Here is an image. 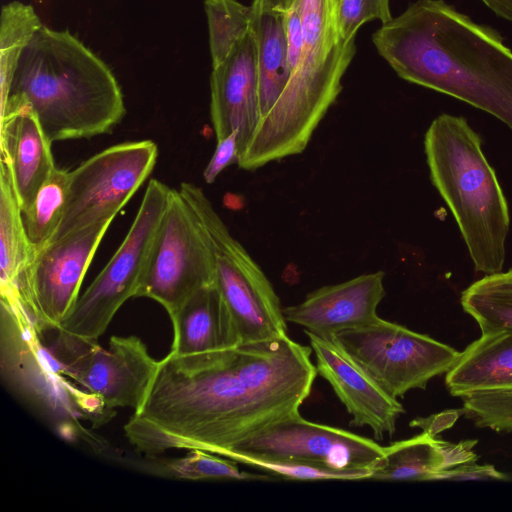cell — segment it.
<instances>
[{"label": "cell", "mask_w": 512, "mask_h": 512, "mask_svg": "<svg viewBox=\"0 0 512 512\" xmlns=\"http://www.w3.org/2000/svg\"><path fill=\"white\" fill-rule=\"evenodd\" d=\"M42 26L33 6L20 1L3 5L0 17L1 101L8 94L22 53Z\"/></svg>", "instance_id": "obj_25"}, {"label": "cell", "mask_w": 512, "mask_h": 512, "mask_svg": "<svg viewBox=\"0 0 512 512\" xmlns=\"http://www.w3.org/2000/svg\"><path fill=\"white\" fill-rule=\"evenodd\" d=\"M299 0H253L251 6L256 14L281 13L284 14Z\"/></svg>", "instance_id": "obj_34"}, {"label": "cell", "mask_w": 512, "mask_h": 512, "mask_svg": "<svg viewBox=\"0 0 512 512\" xmlns=\"http://www.w3.org/2000/svg\"><path fill=\"white\" fill-rule=\"evenodd\" d=\"M394 398L446 374L460 352L428 335L382 318L332 337Z\"/></svg>", "instance_id": "obj_9"}, {"label": "cell", "mask_w": 512, "mask_h": 512, "mask_svg": "<svg viewBox=\"0 0 512 512\" xmlns=\"http://www.w3.org/2000/svg\"><path fill=\"white\" fill-rule=\"evenodd\" d=\"M461 306L481 333L512 330V270L487 274L461 294Z\"/></svg>", "instance_id": "obj_23"}, {"label": "cell", "mask_w": 512, "mask_h": 512, "mask_svg": "<svg viewBox=\"0 0 512 512\" xmlns=\"http://www.w3.org/2000/svg\"><path fill=\"white\" fill-rule=\"evenodd\" d=\"M113 220L102 221L37 250L13 292L38 331L57 330L75 305L92 259Z\"/></svg>", "instance_id": "obj_11"}, {"label": "cell", "mask_w": 512, "mask_h": 512, "mask_svg": "<svg viewBox=\"0 0 512 512\" xmlns=\"http://www.w3.org/2000/svg\"><path fill=\"white\" fill-rule=\"evenodd\" d=\"M316 358L318 375L332 387L352 419V426L369 427L375 439L392 436L405 412L403 405L388 394L333 338L305 332Z\"/></svg>", "instance_id": "obj_16"}, {"label": "cell", "mask_w": 512, "mask_h": 512, "mask_svg": "<svg viewBox=\"0 0 512 512\" xmlns=\"http://www.w3.org/2000/svg\"><path fill=\"white\" fill-rule=\"evenodd\" d=\"M392 18L389 0H339V29L346 41L355 40L363 24L371 20L383 24Z\"/></svg>", "instance_id": "obj_29"}, {"label": "cell", "mask_w": 512, "mask_h": 512, "mask_svg": "<svg viewBox=\"0 0 512 512\" xmlns=\"http://www.w3.org/2000/svg\"><path fill=\"white\" fill-rule=\"evenodd\" d=\"M445 375L449 393L476 426L512 432V330L482 332Z\"/></svg>", "instance_id": "obj_14"}, {"label": "cell", "mask_w": 512, "mask_h": 512, "mask_svg": "<svg viewBox=\"0 0 512 512\" xmlns=\"http://www.w3.org/2000/svg\"><path fill=\"white\" fill-rule=\"evenodd\" d=\"M458 418V411H451L448 413H442L439 415H434L424 418H418L411 421V427H419L423 431H427L433 434H437L444 428L449 427L453 424V422Z\"/></svg>", "instance_id": "obj_33"}, {"label": "cell", "mask_w": 512, "mask_h": 512, "mask_svg": "<svg viewBox=\"0 0 512 512\" xmlns=\"http://www.w3.org/2000/svg\"><path fill=\"white\" fill-rule=\"evenodd\" d=\"M361 474L370 479L384 446L342 428L304 419L300 413L282 418L227 452Z\"/></svg>", "instance_id": "obj_13"}, {"label": "cell", "mask_w": 512, "mask_h": 512, "mask_svg": "<svg viewBox=\"0 0 512 512\" xmlns=\"http://www.w3.org/2000/svg\"><path fill=\"white\" fill-rule=\"evenodd\" d=\"M210 117L216 140L237 134L241 156L261 121L258 46L253 28L224 62L212 68Z\"/></svg>", "instance_id": "obj_15"}, {"label": "cell", "mask_w": 512, "mask_h": 512, "mask_svg": "<svg viewBox=\"0 0 512 512\" xmlns=\"http://www.w3.org/2000/svg\"><path fill=\"white\" fill-rule=\"evenodd\" d=\"M171 189L157 179L149 181L124 240L56 331L97 341L120 307L135 297Z\"/></svg>", "instance_id": "obj_7"}, {"label": "cell", "mask_w": 512, "mask_h": 512, "mask_svg": "<svg viewBox=\"0 0 512 512\" xmlns=\"http://www.w3.org/2000/svg\"><path fill=\"white\" fill-rule=\"evenodd\" d=\"M215 455L201 449H190L181 458H152L136 464L145 473L176 480L269 479L266 475L243 472L235 465V461Z\"/></svg>", "instance_id": "obj_24"}, {"label": "cell", "mask_w": 512, "mask_h": 512, "mask_svg": "<svg viewBox=\"0 0 512 512\" xmlns=\"http://www.w3.org/2000/svg\"><path fill=\"white\" fill-rule=\"evenodd\" d=\"M35 250L24 226L23 215L9 177L0 167V280L1 292L14 288L31 262Z\"/></svg>", "instance_id": "obj_22"}, {"label": "cell", "mask_w": 512, "mask_h": 512, "mask_svg": "<svg viewBox=\"0 0 512 512\" xmlns=\"http://www.w3.org/2000/svg\"><path fill=\"white\" fill-rule=\"evenodd\" d=\"M424 150L431 182L450 209L475 270L502 271L509 209L479 135L465 118L443 113L428 127Z\"/></svg>", "instance_id": "obj_5"}, {"label": "cell", "mask_w": 512, "mask_h": 512, "mask_svg": "<svg viewBox=\"0 0 512 512\" xmlns=\"http://www.w3.org/2000/svg\"><path fill=\"white\" fill-rule=\"evenodd\" d=\"M212 68L220 65L237 42L253 28L252 6L238 0H204Z\"/></svg>", "instance_id": "obj_27"}, {"label": "cell", "mask_w": 512, "mask_h": 512, "mask_svg": "<svg viewBox=\"0 0 512 512\" xmlns=\"http://www.w3.org/2000/svg\"><path fill=\"white\" fill-rule=\"evenodd\" d=\"M509 477L498 471L493 465L476 464V461L467 462L442 472L438 480H496L505 481Z\"/></svg>", "instance_id": "obj_31"}, {"label": "cell", "mask_w": 512, "mask_h": 512, "mask_svg": "<svg viewBox=\"0 0 512 512\" xmlns=\"http://www.w3.org/2000/svg\"><path fill=\"white\" fill-rule=\"evenodd\" d=\"M476 440L457 444L437 439L427 431L384 446V455L372 469L370 479L389 481L438 480L447 469L477 461Z\"/></svg>", "instance_id": "obj_19"}, {"label": "cell", "mask_w": 512, "mask_h": 512, "mask_svg": "<svg viewBox=\"0 0 512 512\" xmlns=\"http://www.w3.org/2000/svg\"><path fill=\"white\" fill-rule=\"evenodd\" d=\"M379 55L413 84L449 95L512 130V50L444 0H417L372 35Z\"/></svg>", "instance_id": "obj_2"}, {"label": "cell", "mask_w": 512, "mask_h": 512, "mask_svg": "<svg viewBox=\"0 0 512 512\" xmlns=\"http://www.w3.org/2000/svg\"><path fill=\"white\" fill-rule=\"evenodd\" d=\"M214 284L207 236L179 190L171 189L135 297L156 301L172 317L193 294Z\"/></svg>", "instance_id": "obj_8"}, {"label": "cell", "mask_w": 512, "mask_h": 512, "mask_svg": "<svg viewBox=\"0 0 512 512\" xmlns=\"http://www.w3.org/2000/svg\"><path fill=\"white\" fill-rule=\"evenodd\" d=\"M497 16L512 22V0H480Z\"/></svg>", "instance_id": "obj_35"}, {"label": "cell", "mask_w": 512, "mask_h": 512, "mask_svg": "<svg viewBox=\"0 0 512 512\" xmlns=\"http://www.w3.org/2000/svg\"><path fill=\"white\" fill-rule=\"evenodd\" d=\"M239 156L240 147L236 133L217 140L214 153L203 171L205 182L213 183L226 167L238 162Z\"/></svg>", "instance_id": "obj_30"}, {"label": "cell", "mask_w": 512, "mask_h": 512, "mask_svg": "<svg viewBox=\"0 0 512 512\" xmlns=\"http://www.w3.org/2000/svg\"><path fill=\"white\" fill-rule=\"evenodd\" d=\"M339 0H300L303 46L287 86L256 128L237 164L258 169L302 153L342 89L355 40L339 29Z\"/></svg>", "instance_id": "obj_4"}, {"label": "cell", "mask_w": 512, "mask_h": 512, "mask_svg": "<svg viewBox=\"0 0 512 512\" xmlns=\"http://www.w3.org/2000/svg\"><path fill=\"white\" fill-rule=\"evenodd\" d=\"M158 153L151 140L123 142L71 170L63 216L49 243L88 225L113 220L149 177Z\"/></svg>", "instance_id": "obj_10"}, {"label": "cell", "mask_w": 512, "mask_h": 512, "mask_svg": "<svg viewBox=\"0 0 512 512\" xmlns=\"http://www.w3.org/2000/svg\"><path fill=\"white\" fill-rule=\"evenodd\" d=\"M179 192L211 245L215 286L228 313L237 344L287 335L280 299L261 267L229 232L204 191L182 182Z\"/></svg>", "instance_id": "obj_6"}, {"label": "cell", "mask_w": 512, "mask_h": 512, "mask_svg": "<svg viewBox=\"0 0 512 512\" xmlns=\"http://www.w3.org/2000/svg\"><path fill=\"white\" fill-rule=\"evenodd\" d=\"M238 463L267 471L276 476L291 480H361L364 477L357 473L337 472L319 467L296 464L284 461L259 458L247 454L231 452L225 456Z\"/></svg>", "instance_id": "obj_28"}, {"label": "cell", "mask_w": 512, "mask_h": 512, "mask_svg": "<svg viewBox=\"0 0 512 512\" xmlns=\"http://www.w3.org/2000/svg\"><path fill=\"white\" fill-rule=\"evenodd\" d=\"M384 276L383 271H377L320 287L302 302L284 307L285 319L324 338L369 324L379 318L377 308L385 296Z\"/></svg>", "instance_id": "obj_17"}, {"label": "cell", "mask_w": 512, "mask_h": 512, "mask_svg": "<svg viewBox=\"0 0 512 512\" xmlns=\"http://www.w3.org/2000/svg\"><path fill=\"white\" fill-rule=\"evenodd\" d=\"M51 351L61 364L62 375L98 396L106 409L127 407L137 411L159 365L137 336H113L105 349L96 341L58 331Z\"/></svg>", "instance_id": "obj_12"}, {"label": "cell", "mask_w": 512, "mask_h": 512, "mask_svg": "<svg viewBox=\"0 0 512 512\" xmlns=\"http://www.w3.org/2000/svg\"><path fill=\"white\" fill-rule=\"evenodd\" d=\"M1 166L6 171L22 213L57 167L52 143L25 102L8 97L1 103Z\"/></svg>", "instance_id": "obj_18"}, {"label": "cell", "mask_w": 512, "mask_h": 512, "mask_svg": "<svg viewBox=\"0 0 512 512\" xmlns=\"http://www.w3.org/2000/svg\"><path fill=\"white\" fill-rule=\"evenodd\" d=\"M299 4L300 0L284 13L288 60L291 72L298 63L303 46V25Z\"/></svg>", "instance_id": "obj_32"}, {"label": "cell", "mask_w": 512, "mask_h": 512, "mask_svg": "<svg viewBox=\"0 0 512 512\" xmlns=\"http://www.w3.org/2000/svg\"><path fill=\"white\" fill-rule=\"evenodd\" d=\"M253 29L257 36L259 96L262 119L279 99L291 76L284 14H257Z\"/></svg>", "instance_id": "obj_21"}, {"label": "cell", "mask_w": 512, "mask_h": 512, "mask_svg": "<svg viewBox=\"0 0 512 512\" xmlns=\"http://www.w3.org/2000/svg\"><path fill=\"white\" fill-rule=\"evenodd\" d=\"M69 173L56 167L30 208L22 213L26 234L35 252L49 243L60 224L68 196Z\"/></svg>", "instance_id": "obj_26"}, {"label": "cell", "mask_w": 512, "mask_h": 512, "mask_svg": "<svg viewBox=\"0 0 512 512\" xmlns=\"http://www.w3.org/2000/svg\"><path fill=\"white\" fill-rule=\"evenodd\" d=\"M28 104L51 143L110 133L125 113L109 66L67 30L42 26L25 48L6 98Z\"/></svg>", "instance_id": "obj_3"}, {"label": "cell", "mask_w": 512, "mask_h": 512, "mask_svg": "<svg viewBox=\"0 0 512 512\" xmlns=\"http://www.w3.org/2000/svg\"><path fill=\"white\" fill-rule=\"evenodd\" d=\"M312 348L288 335L193 355L169 352L124 426L138 451L201 449L219 456L299 413L318 375Z\"/></svg>", "instance_id": "obj_1"}, {"label": "cell", "mask_w": 512, "mask_h": 512, "mask_svg": "<svg viewBox=\"0 0 512 512\" xmlns=\"http://www.w3.org/2000/svg\"><path fill=\"white\" fill-rule=\"evenodd\" d=\"M170 319V352L175 355L208 353L238 345L215 284L193 294Z\"/></svg>", "instance_id": "obj_20"}]
</instances>
